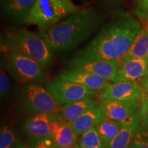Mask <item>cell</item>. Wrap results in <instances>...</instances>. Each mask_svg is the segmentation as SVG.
Wrapping results in <instances>:
<instances>
[{
  "instance_id": "9c48e42d",
  "label": "cell",
  "mask_w": 148,
  "mask_h": 148,
  "mask_svg": "<svg viewBox=\"0 0 148 148\" xmlns=\"http://www.w3.org/2000/svg\"><path fill=\"white\" fill-rule=\"evenodd\" d=\"M146 93L139 82H116L110 83L101 92L99 101L142 100Z\"/></svg>"
},
{
  "instance_id": "2e32d148",
  "label": "cell",
  "mask_w": 148,
  "mask_h": 148,
  "mask_svg": "<svg viewBox=\"0 0 148 148\" xmlns=\"http://www.w3.org/2000/svg\"><path fill=\"white\" fill-rule=\"evenodd\" d=\"M98 105L97 101L90 97H86L75 102L62 106L58 115L64 121L71 123Z\"/></svg>"
},
{
  "instance_id": "ba28073f",
  "label": "cell",
  "mask_w": 148,
  "mask_h": 148,
  "mask_svg": "<svg viewBox=\"0 0 148 148\" xmlns=\"http://www.w3.org/2000/svg\"><path fill=\"white\" fill-rule=\"evenodd\" d=\"M119 60H106L77 56L67 63L69 69L93 74L110 82H114Z\"/></svg>"
},
{
  "instance_id": "5bb4252c",
  "label": "cell",
  "mask_w": 148,
  "mask_h": 148,
  "mask_svg": "<svg viewBox=\"0 0 148 148\" xmlns=\"http://www.w3.org/2000/svg\"><path fill=\"white\" fill-rule=\"evenodd\" d=\"M50 138L60 148L75 147L78 140V136L71 124L64 121L60 116L51 123Z\"/></svg>"
},
{
  "instance_id": "3957f363",
  "label": "cell",
  "mask_w": 148,
  "mask_h": 148,
  "mask_svg": "<svg viewBox=\"0 0 148 148\" xmlns=\"http://www.w3.org/2000/svg\"><path fill=\"white\" fill-rule=\"evenodd\" d=\"M6 51H14L36 60L45 68L53 63V53L39 35L24 28L9 27L1 37Z\"/></svg>"
},
{
  "instance_id": "4316f807",
  "label": "cell",
  "mask_w": 148,
  "mask_h": 148,
  "mask_svg": "<svg viewBox=\"0 0 148 148\" xmlns=\"http://www.w3.org/2000/svg\"><path fill=\"white\" fill-rule=\"evenodd\" d=\"M140 114L141 116L140 125L148 127V96L147 95L141 101Z\"/></svg>"
},
{
  "instance_id": "83f0119b",
  "label": "cell",
  "mask_w": 148,
  "mask_h": 148,
  "mask_svg": "<svg viewBox=\"0 0 148 148\" xmlns=\"http://www.w3.org/2000/svg\"><path fill=\"white\" fill-rule=\"evenodd\" d=\"M96 1L106 6H112L114 5L118 4L122 0H96Z\"/></svg>"
},
{
  "instance_id": "f546056e",
  "label": "cell",
  "mask_w": 148,
  "mask_h": 148,
  "mask_svg": "<svg viewBox=\"0 0 148 148\" xmlns=\"http://www.w3.org/2000/svg\"><path fill=\"white\" fill-rule=\"evenodd\" d=\"M14 148H30L29 147L28 144L23 143H19L14 146Z\"/></svg>"
},
{
  "instance_id": "4dcf8cb0",
  "label": "cell",
  "mask_w": 148,
  "mask_h": 148,
  "mask_svg": "<svg viewBox=\"0 0 148 148\" xmlns=\"http://www.w3.org/2000/svg\"><path fill=\"white\" fill-rule=\"evenodd\" d=\"M143 21L144 23H145V24H147V25H148V12H147V14H146L144 20H143V21Z\"/></svg>"
},
{
  "instance_id": "7c38bea8",
  "label": "cell",
  "mask_w": 148,
  "mask_h": 148,
  "mask_svg": "<svg viewBox=\"0 0 148 148\" xmlns=\"http://www.w3.org/2000/svg\"><path fill=\"white\" fill-rule=\"evenodd\" d=\"M61 79L75 83L93 91H102L109 84L110 82L97 75L77 70H62L58 75Z\"/></svg>"
},
{
  "instance_id": "44dd1931",
  "label": "cell",
  "mask_w": 148,
  "mask_h": 148,
  "mask_svg": "<svg viewBox=\"0 0 148 148\" xmlns=\"http://www.w3.org/2000/svg\"><path fill=\"white\" fill-rule=\"evenodd\" d=\"M77 148H104L95 127L78 136Z\"/></svg>"
},
{
  "instance_id": "603a6c76",
  "label": "cell",
  "mask_w": 148,
  "mask_h": 148,
  "mask_svg": "<svg viewBox=\"0 0 148 148\" xmlns=\"http://www.w3.org/2000/svg\"><path fill=\"white\" fill-rule=\"evenodd\" d=\"M128 148H148V127L140 125Z\"/></svg>"
},
{
  "instance_id": "8992f818",
  "label": "cell",
  "mask_w": 148,
  "mask_h": 148,
  "mask_svg": "<svg viewBox=\"0 0 148 148\" xmlns=\"http://www.w3.org/2000/svg\"><path fill=\"white\" fill-rule=\"evenodd\" d=\"M18 94L23 106L34 114L60 113L62 106L55 100L47 88L36 83L23 85Z\"/></svg>"
},
{
  "instance_id": "6da1fadb",
  "label": "cell",
  "mask_w": 148,
  "mask_h": 148,
  "mask_svg": "<svg viewBox=\"0 0 148 148\" xmlns=\"http://www.w3.org/2000/svg\"><path fill=\"white\" fill-rule=\"evenodd\" d=\"M128 12H118L101 27L93 39L78 53L85 58L121 61L141 29Z\"/></svg>"
},
{
  "instance_id": "277c9868",
  "label": "cell",
  "mask_w": 148,
  "mask_h": 148,
  "mask_svg": "<svg viewBox=\"0 0 148 148\" xmlns=\"http://www.w3.org/2000/svg\"><path fill=\"white\" fill-rule=\"evenodd\" d=\"M79 10L72 0H37L23 23L36 25L42 31Z\"/></svg>"
},
{
  "instance_id": "52a82bcc",
  "label": "cell",
  "mask_w": 148,
  "mask_h": 148,
  "mask_svg": "<svg viewBox=\"0 0 148 148\" xmlns=\"http://www.w3.org/2000/svg\"><path fill=\"white\" fill-rule=\"evenodd\" d=\"M47 89L60 106L69 104L95 95V92L57 77L47 84Z\"/></svg>"
},
{
  "instance_id": "4fadbf2b",
  "label": "cell",
  "mask_w": 148,
  "mask_h": 148,
  "mask_svg": "<svg viewBox=\"0 0 148 148\" xmlns=\"http://www.w3.org/2000/svg\"><path fill=\"white\" fill-rule=\"evenodd\" d=\"M58 114L37 113L25 121V132L31 138H50L51 123L58 118Z\"/></svg>"
},
{
  "instance_id": "cb8c5ba5",
  "label": "cell",
  "mask_w": 148,
  "mask_h": 148,
  "mask_svg": "<svg viewBox=\"0 0 148 148\" xmlns=\"http://www.w3.org/2000/svg\"><path fill=\"white\" fill-rule=\"evenodd\" d=\"M4 61H1L0 69V95L1 99H5L8 97L11 91V82L9 79Z\"/></svg>"
},
{
  "instance_id": "1f68e13d",
  "label": "cell",
  "mask_w": 148,
  "mask_h": 148,
  "mask_svg": "<svg viewBox=\"0 0 148 148\" xmlns=\"http://www.w3.org/2000/svg\"><path fill=\"white\" fill-rule=\"evenodd\" d=\"M3 1H4V0H1V2H3Z\"/></svg>"
},
{
  "instance_id": "7a4b0ae2",
  "label": "cell",
  "mask_w": 148,
  "mask_h": 148,
  "mask_svg": "<svg viewBox=\"0 0 148 148\" xmlns=\"http://www.w3.org/2000/svg\"><path fill=\"white\" fill-rule=\"evenodd\" d=\"M101 14L89 8L81 9L56 25L39 31L38 35L53 54L69 52L97 30Z\"/></svg>"
},
{
  "instance_id": "30bf717a",
  "label": "cell",
  "mask_w": 148,
  "mask_h": 148,
  "mask_svg": "<svg viewBox=\"0 0 148 148\" xmlns=\"http://www.w3.org/2000/svg\"><path fill=\"white\" fill-rule=\"evenodd\" d=\"M142 100H103L99 103L103 117L119 122L128 120L140 110Z\"/></svg>"
},
{
  "instance_id": "d4e9b609",
  "label": "cell",
  "mask_w": 148,
  "mask_h": 148,
  "mask_svg": "<svg viewBox=\"0 0 148 148\" xmlns=\"http://www.w3.org/2000/svg\"><path fill=\"white\" fill-rule=\"evenodd\" d=\"M30 148H60L51 138H30L27 141Z\"/></svg>"
},
{
  "instance_id": "d6a6232c",
  "label": "cell",
  "mask_w": 148,
  "mask_h": 148,
  "mask_svg": "<svg viewBox=\"0 0 148 148\" xmlns=\"http://www.w3.org/2000/svg\"><path fill=\"white\" fill-rule=\"evenodd\" d=\"M74 148H77V147H74Z\"/></svg>"
},
{
  "instance_id": "f1b7e54d",
  "label": "cell",
  "mask_w": 148,
  "mask_h": 148,
  "mask_svg": "<svg viewBox=\"0 0 148 148\" xmlns=\"http://www.w3.org/2000/svg\"><path fill=\"white\" fill-rule=\"evenodd\" d=\"M140 84L142 86V87L143 88L144 90H145L146 95L148 96V76H147L145 78L140 81Z\"/></svg>"
},
{
  "instance_id": "484cf974",
  "label": "cell",
  "mask_w": 148,
  "mask_h": 148,
  "mask_svg": "<svg viewBox=\"0 0 148 148\" xmlns=\"http://www.w3.org/2000/svg\"><path fill=\"white\" fill-rule=\"evenodd\" d=\"M148 12V0H136L134 8V13L141 21H143Z\"/></svg>"
},
{
  "instance_id": "e0dca14e",
  "label": "cell",
  "mask_w": 148,
  "mask_h": 148,
  "mask_svg": "<svg viewBox=\"0 0 148 148\" xmlns=\"http://www.w3.org/2000/svg\"><path fill=\"white\" fill-rule=\"evenodd\" d=\"M37 0H4L3 11L14 21L23 23Z\"/></svg>"
},
{
  "instance_id": "7402d4cb",
  "label": "cell",
  "mask_w": 148,
  "mask_h": 148,
  "mask_svg": "<svg viewBox=\"0 0 148 148\" xmlns=\"http://www.w3.org/2000/svg\"><path fill=\"white\" fill-rule=\"evenodd\" d=\"M16 142V135L9 125H2L0 130V148H13Z\"/></svg>"
},
{
  "instance_id": "9a60e30c",
  "label": "cell",
  "mask_w": 148,
  "mask_h": 148,
  "mask_svg": "<svg viewBox=\"0 0 148 148\" xmlns=\"http://www.w3.org/2000/svg\"><path fill=\"white\" fill-rule=\"evenodd\" d=\"M141 123L140 111L132 118L122 122V127L107 148H128Z\"/></svg>"
},
{
  "instance_id": "8fae6325",
  "label": "cell",
  "mask_w": 148,
  "mask_h": 148,
  "mask_svg": "<svg viewBox=\"0 0 148 148\" xmlns=\"http://www.w3.org/2000/svg\"><path fill=\"white\" fill-rule=\"evenodd\" d=\"M148 76V58L121 61L116 71V82H140Z\"/></svg>"
},
{
  "instance_id": "ffe728a7",
  "label": "cell",
  "mask_w": 148,
  "mask_h": 148,
  "mask_svg": "<svg viewBox=\"0 0 148 148\" xmlns=\"http://www.w3.org/2000/svg\"><path fill=\"white\" fill-rule=\"evenodd\" d=\"M122 127V122L103 118L96 125V129L104 148H107Z\"/></svg>"
},
{
  "instance_id": "5b68a950",
  "label": "cell",
  "mask_w": 148,
  "mask_h": 148,
  "mask_svg": "<svg viewBox=\"0 0 148 148\" xmlns=\"http://www.w3.org/2000/svg\"><path fill=\"white\" fill-rule=\"evenodd\" d=\"M4 62L8 71L20 85L40 82L46 77L43 66L21 53L6 51Z\"/></svg>"
},
{
  "instance_id": "d6986e66",
  "label": "cell",
  "mask_w": 148,
  "mask_h": 148,
  "mask_svg": "<svg viewBox=\"0 0 148 148\" xmlns=\"http://www.w3.org/2000/svg\"><path fill=\"white\" fill-rule=\"evenodd\" d=\"M104 117L98 105L97 107L86 112L70 124L76 134L79 136L89 129L95 127L96 125Z\"/></svg>"
},
{
  "instance_id": "ac0fdd59",
  "label": "cell",
  "mask_w": 148,
  "mask_h": 148,
  "mask_svg": "<svg viewBox=\"0 0 148 148\" xmlns=\"http://www.w3.org/2000/svg\"><path fill=\"white\" fill-rule=\"evenodd\" d=\"M146 58H148V25L143 23L128 51L120 62Z\"/></svg>"
}]
</instances>
